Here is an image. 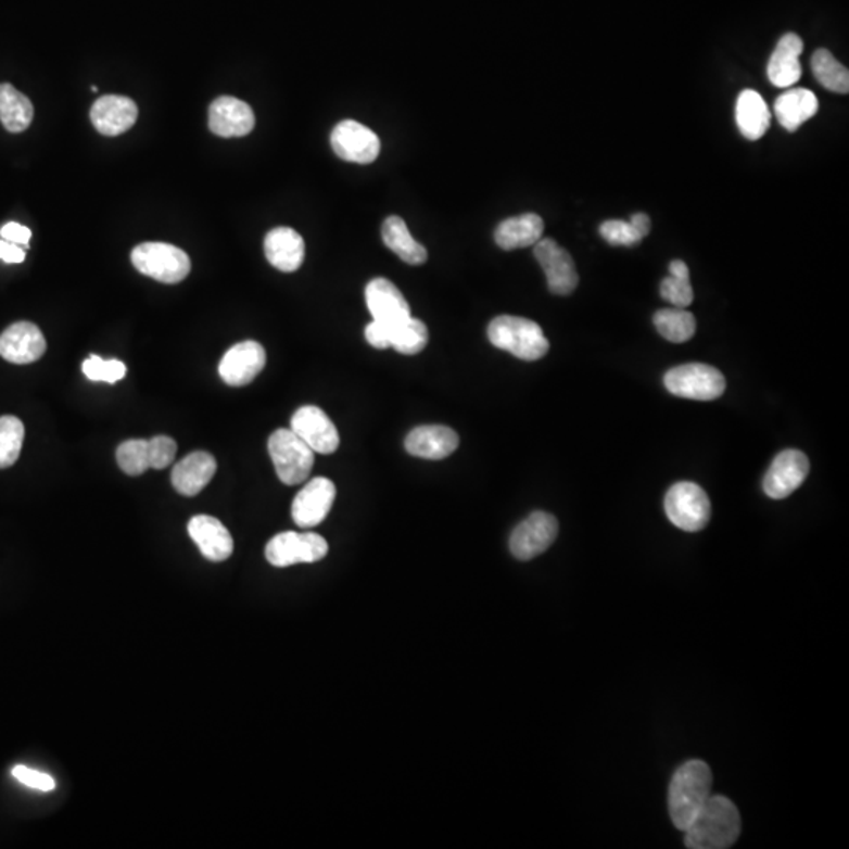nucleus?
<instances>
[{
    "label": "nucleus",
    "instance_id": "nucleus-17",
    "mask_svg": "<svg viewBox=\"0 0 849 849\" xmlns=\"http://www.w3.org/2000/svg\"><path fill=\"white\" fill-rule=\"evenodd\" d=\"M365 301L373 321L381 322L388 328L410 317L408 301L405 300L402 291L384 277L368 282L365 289Z\"/></svg>",
    "mask_w": 849,
    "mask_h": 849
},
{
    "label": "nucleus",
    "instance_id": "nucleus-16",
    "mask_svg": "<svg viewBox=\"0 0 849 849\" xmlns=\"http://www.w3.org/2000/svg\"><path fill=\"white\" fill-rule=\"evenodd\" d=\"M46 339L37 325L20 321L0 335V356L10 364L37 363L46 353Z\"/></svg>",
    "mask_w": 849,
    "mask_h": 849
},
{
    "label": "nucleus",
    "instance_id": "nucleus-5",
    "mask_svg": "<svg viewBox=\"0 0 849 849\" xmlns=\"http://www.w3.org/2000/svg\"><path fill=\"white\" fill-rule=\"evenodd\" d=\"M670 394L680 398L713 402L725 392V378L718 368L707 364H684L666 373Z\"/></svg>",
    "mask_w": 849,
    "mask_h": 849
},
{
    "label": "nucleus",
    "instance_id": "nucleus-24",
    "mask_svg": "<svg viewBox=\"0 0 849 849\" xmlns=\"http://www.w3.org/2000/svg\"><path fill=\"white\" fill-rule=\"evenodd\" d=\"M217 470V462L208 452H194L182 458L172 470V485L182 496H198Z\"/></svg>",
    "mask_w": 849,
    "mask_h": 849
},
{
    "label": "nucleus",
    "instance_id": "nucleus-33",
    "mask_svg": "<svg viewBox=\"0 0 849 849\" xmlns=\"http://www.w3.org/2000/svg\"><path fill=\"white\" fill-rule=\"evenodd\" d=\"M391 346L405 356L422 353L428 345V328L417 318H406L405 321L389 328Z\"/></svg>",
    "mask_w": 849,
    "mask_h": 849
},
{
    "label": "nucleus",
    "instance_id": "nucleus-40",
    "mask_svg": "<svg viewBox=\"0 0 849 849\" xmlns=\"http://www.w3.org/2000/svg\"><path fill=\"white\" fill-rule=\"evenodd\" d=\"M365 339L373 349H391V331H389L388 326L381 325V322L371 321L365 328Z\"/></svg>",
    "mask_w": 849,
    "mask_h": 849
},
{
    "label": "nucleus",
    "instance_id": "nucleus-13",
    "mask_svg": "<svg viewBox=\"0 0 849 849\" xmlns=\"http://www.w3.org/2000/svg\"><path fill=\"white\" fill-rule=\"evenodd\" d=\"M291 431L317 454H334L340 445L339 430L325 410L303 406L291 417Z\"/></svg>",
    "mask_w": 849,
    "mask_h": 849
},
{
    "label": "nucleus",
    "instance_id": "nucleus-37",
    "mask_svg": "<svg viewBox=\"0 0 849 849\" xmlns=\"http://www.w3.org/2000/svg\"><path fill=\"white\" fill-rule=\"evenodd\" d=\"M599 233L607 243L624 245V248H631V245H636L644 240V235L633 224L624 223V220H606L599 226Z\"/></svg>",
    "mask_w": 849,
    "mask_h": 849
},
{
    "label": "nucleus",
    "instance_id": "nucleus-14",
    "mask_svg": "<svg viewBox=\"0 0 849 849\" xmlns=\"http://www.w3.org/2000/svg\"><path fill=\"white\" fill-rule=\"evenodd\" d=\"M335 496L337 490L332 480L325 477L312 479L294 497L291 507L293 521L303 529L317 528L328 518Z\"/></svg>",
    "mask_w": 849,
    "mask_h": 849
},
{
    "label": "nucleus",
    "instance_id": "nucleus-25",
    "mask_svg": "<svg viewBox=\"0 0 849 849\" xmlns=\"http://www.w3.org/2000/svg\"><path fill=\"white\" fill-rule=\"evenodd\" d=\"M543 231H545V223L542 217L535 213H525L502 220L494 231V241L504 251H515L538 243L543 238Z\"/></svg>",
    "mask_w": 849,
    "mask_h": 849
},
{
    "label": "nucleus",
    "instance_id": "nucleus-28",
    "mask_svg": "<svg viewBox=\"0 0 849 849\" xmlns=\"http://www.w3.org/2000/svg\"><path fill=\"white\" fill-rule=\"evenodd\" d=\"M382 241L392 252L408 263V265L420 266L427 263L428 252L424 245L417 243L410 235L405 220L398 216H391L382 224Z\"/></svg>",
    "mask_w": 849,
    "mask_h": 849
},
{
    "label": "nucleus",
    "instance_id": "nucleus-10",
    "mask_svg": "<svg viewBox=\"0 0 849 849\" xmlns=\"http://www.w3.org/2000/svg\"><path fill=\"white\" fill-rule=\"evenodd\" d=\"M533 255L546 274L547 289L559 296L576 290L579 276L571 255L550 238H542L533 245Z\"/></svg>",
    "mask_w": 849,
    "mask_h": 849
},
{
    "label": "nucleus",
    "instance_id": "nucleus-31",
    "mask_svg": "<svg viewBox=\"0 0 849 849\" xmlns=\"http://www.w3.org/2000/svg\"><path fill=\"white\" fill-rule=\"evenodd\" d=\"M813 75L824 89L835 93H848L849 72L827 49H819L812 55Z\"/></svg>",
    "mask_w": 849,
    "mask_h": 849
},
{
    "label": "nucleus",
    "instance_id": "nucleus-9",
    "mask_svg": "<svg viewBox=\"0 0 849 849\" xmlns=\"http://www.w3.org/2000/svg\"><path fill=\"white\" fill-rule=\"evenodd\" d=\"M557 533H559V521L556 516L546 511H533L511 532V554L522 561L535 559L553 546Z\"/></svg>",
    "mask_w": 849,
    "mask_h": 849
},
{
    "label": "nucleus",
    "instance_id": "nucleus-8",
    "mask_svg": "<svg viewBox=\"0 0 849 849\" xmlns=\"http://www.w3.org/2000/svg\"><path fill=\"white\" fill-rule=\"evenodd\" d=\"M328 542L318 533L283 532L269 540L266 560L277 568L296 563H315L328 556Z\"/></svg>",
    "mask_w": 849,
    "mask_h": 849
},
{
    "label": "nucleus",
    "instance_id": "nucleus-34",
    "mask_svg": "<svg viewBox=\"0 0 849 849\" xmlns=\"http://www.w3.org/2000/svg\"><path fill=\"white\" fill-rule=\"evenodd\" d=\"M24 424L15 416L0 417V469L12 468L23 448Z\"/></svg>",
    "mask_w": 849,
    "mask_h": 849
},
{
    "label": "nucleus",
    "instance_id": "nucleus-41",
    "mask_svg": "<svg viewBox=\"0 0 849 849\" xmlns=\"http://www.w3.org/2000/svg\"><path fill=\"white\" fill-rule=\"evenodd\" d=\"M0 237H2V240L9 241V243L27 248L30 243L31 231L29 228L21 226V224L9 223L0 228Z\"/></svg>",
    "mask_w": 849,
    "mask_h": 849
},
{
    "label": "nucleus",
    "instance_id": "nucleus-1",
    "mask_svg": "<svg viewBox=\"0 0 849 849\" xmlns=\"http://www.w3.org/2000/svg\"><path fill=\"white\" fill-rule=\"evenodd\" d=\"M684 834L689 849L732 848L742 834V815L728 798L711 795Z\"/></svg>",
    "mask_w": 849,
    "mask_h": 849
},
{
    "label": "nucleus",
    "instance_id": "nucleus-7",
    "mask_svg": "<svg viewBox=\"0 0 849 849\" xmlns=\"http://www.w3.org/2000/svg\"><path fill=\"white\" fill-rule=\"evenodd\" d=\"M664 508L672 524L684 532L704 531L710 522V497L693 482H680L670 487Z\"/></svg>",
    "mask_w": 849,
    "mask_h": 849
},
{
    "label": "nucleus",
    "instance_id": "nucleus-2",
    "mask_svg": "<svg viewBox=\"0 0 849 849\" xmlns=\"http://www.w3.org/2000/svg\"><path fill=\"white\" fill-rule=\"evenodd\" d=\"M711 787L713 774L705 761L690 760L675 771L669 787V812L676 829L686 831L696 820L711 796Z\"/></svg>",
    "mask_w": 849,
    "mask_h": 849
},
{
    "label": "nucleus",
    "instance_id": "nucleus-18",
    "mask_svg": "<svg viewBox=\"0 0 849 849\" xmlns=\"http://www.w3.org/2000/svg\"><path fill=\"white\" fill-rule=\"evenodd\" d=\"M137 106L131 98L122 94H106L94 101L90 118L98 132L103 136H121L135 126Z\"/></svg>",
    "mask_w": 849,
    "mask_h": 849
},
{
    "label": "nucleus",
    "instance_id": "nucleus-32",
    "mask_svg": "<svg viewBox=\"0 0 849 849\" xmlns=\"http://www.w3.org/2000/svg\"><path fill=\"white\" fill-rule=\"evenodd\" d=\"M670 276L661 282L662 300L675 307L686 308L694 303V290L690 286L689 268L682 259H673L669 266Z\"/></svg>",
    "mask_w": 849,
    "mask_h": 849
},
{
    "label": "nucleus",
    "instance_id": "nucleus-27",
    "mask_svg": "<svg viewBox=\"0 0 849 849\" xmlns=\"http://www.w3.org/2000/svg\"><path fill=\"white\" fill-rule=\"evenodd\" d=\"M736 125L749 140H759L771 126V112L766 101L756 90H744L736 101Z\"/></svg>",
    "mask_w": 849,
    "mask_h": 849
},
{
    "label": "nucleus",
    "instance_id": "nucleus-39",
    "mask_svg": "<svg viewBox=\"0 0 849 849\" xmlns=\"http://www.w3.org/2000/svg\"><path fill=\"white\" fill-rule=\"evenodd\" d=\"M12 774L21 784L26 785V787L40 789V791H52V789L58 787V784H55V781L51 775L30 770V768L27 766H21V764L20 766L13 768Z\"/></svg>",
    "mask_w": 849,
    "mask_h": 849
},
{
    "label": "nucleus",
    "instance_id": "nucleus-26",
    "mask_svg": "<svg viewBox=\"0 0 849 849\" xmlns=\"http://www.w3.org/2000/svg\"><path fill=\"white\" fill-rule=\"evenodd\" d=\"M819 98L807 89H793L775 100L774 112L778 123L789 132L798 131L819 112Z\"/></svg>",
    "mask_w": 849,
    "mask_h": 849
},
{
    "label": "nucleus",
    "instance_id": "nucleus-23",
    "mask_svg": "<svg viewBox=\"0 0 849 849\" xmlns=\"http://www.w3.org/2000/svg\"><path fill=\"white\" fill-rule=\"evenodd\" d=\"M802 49H804V43L796 34H785L778 40L770 63H768V77L773 86L787 89L801 79L802 66L799 58H801Z\"/></svg>",
    "mask_w": 849,
    "mask_h": 849
},
{
    "label": "nucleus",
    "instance_id": "nucleus-35",
    "mask_svg": "<svg viewBox=\"0 0 849 849\" xmlns=\"http://www.w3.org/2000/svg\"><path fill=\"white\" fill-rule=\"evenodd\" d=\"M117 462L126 476L137 477L150 469L149 441L129 440L117 448Z\"/></svg>",
    "mask_w": 849,
    "mask_h": 849
},
{
    "label": "nucleus",
    "instance_id": "nucleus-3",
    "mask_svg": "<svg viewBox=\"0 0 849 849\" xmlns=\"http://www.w3.org/2000/svg\"><path fill=\"white\" fill-rule=\"evenodd\" d=\"M487 339L496 349L528 363L542 359L549 351V342L535 321L511 315L494 318L487 326Z\"/></svg>",
    "mask_w": 849,
    "mask_h": 849
},
{
    "label": "nucleus",
    "instance_id": "nucleus-29",
    "mask_svg": "<svg viewBox=\"0 0 849 849\" xmlns=\"http://www.w3.org/2000/svg\"><path fill=\"white\" fill-rule=\"evenodd\" d=\"M34 121V104L12 84H0V122L9 132H23Z\"/></svg>",
    "mask_w": 849,
    "mask_h": 849
},
{
    "label": "nucleus",
    "instance_id": "nucleus-11",
    "mask_svg": "<svg viewBox=\"0 0 849 849\" xmlns=\"http://www.w3.org/2000/svg\"><path fill=\"white\" fill-rule=\"evenodd\" d=\"M809 470V458L801 451L789 448L781 452L764 476V494L774 500L787 499L806 482Z\"/></svg>",
    "mask_w": 849,
    "mask_h": 849
},
{
    "label": "nucleus",
    "instance_id": "nucleus-38",
    "mask_svg": "<svg viewBox=\"0 0 849 849\" xmlns=\"http://www.w3.org/2000/svg\"><path fill=\"white\" fill-rule=\"evenodd\" d=\"M177 442L168 436H154L149 441V465L152 469H166L177 456Z\"/></svg>",
    "mask_w": 849,
    "mask_h": 849
},
{
    "label": "nucleus",
    "instance_id": "nucleus-19",
    "mask_svg": "<svg viewBox=\"0 0 849 849\" xmlns=\"http://www.w3.org/2000/svg\"><path fill=\"white\" fill-rule=\"evenodd\" d=\"M255 114L244 101L220 97L210 107V129L220 137H243L254 129Z\"/></svg>",
    "mask_w": 849,
    "mask_h": 849
},
{
    "label": "nucleus",
    "instance_id": "nucleus-12",
    "mask_svg": "<svg viewBox=\"0 0 849 849\" xmlns=\"http://www.w3.org/2000/svg\"><path fill=\"white\" fill-rule=\"evenodd\" d=\"M332 150L343 161L371 164L381 152L380 137L370 128L354 121H343L331 135Z\"/></svg>",
    "mask_w": 849,
    "mask_h": 849
},
{
    "label": "nucleus",
    "instance_id": "nucleus-43",
    "mask_svg": "<svg viewBox=\"0 0 849 849\" xmlns=\"http://www.w3.org/2000/svg\"><path fill=\"white\" fill-rule=\"evenodd\" d=\"M630 223L633 224V226L636 227L642 235H644V238L647 237L648 233H650L651 220L650 217L647 216V214L645 213L633 214V217H631Z\"/></svg>",
    "mask_w": 849,
    "mask_h": 849
},
{
    "label": "nucleus",
    "instance_id": "nucleus-15",
    "mask_svg": "<svg viewBox=\"0 0 849 849\" xmlns=\"http://www.w3.org/2000/svg\"><path fill=\"white\" fill-rule=\"evenodd\" d=\"M266 365V351L254 340H245L227 351L219 364V375L231 388L251 384Z\"/></svg>",
    "mask_w": 849,
    "mask_h": 849
},
{
    "label": "nucleus",
    "instance_id": "nucleus-21",
    "mask_svg": "<svg viewBox=\"0 0 849 849\" xmlns=\"http://www.w3.org/2000/svg\"><path fill=\"white\" fill-rule=\"evenodd\" d=\"M188 532L205 559L224 561L233 554V538L219 519L199 515L189 521Z\"/></svg>",
    "mask_w": 849,
    "mask_h": 849
},
{
    "label": "nucleus",
    "instance_id": "nucleus-4",
    "mask_svg": "<svg viewBox=\"0 0 849 849\" xmlns=\"http://www.w3.org/2000/svg\"><path fill=\"white\" fill-rule=\"evenodd\" d=\"M274 468L280 482L294 486L305 482L314 469L315 452L287 428L274 431L268 441Z\"/></svg>",
    "mask_w": 849,
    "mask_h": 849
},
{
    "label": "nucleus",
    "instance_id": "nucleus-36",
    "mask_svg": "<svg viewBox=\"0 0 849 849\" xmlns=\"http://www.w3.org/2000/svg\"><path fill=\"white\" fill-rule=\"evenodd\" d=\"M84 373L90 381H103L109 384L123 380L126 375V365L122 360H104L103 357L91 354L83 364Z\"/></svg>",
    "mask_w": 849,
    "mask_h": 849
},
{
    "label": "nucleus",
    "instance_id": "nucleus-30",
    "mask_svg": "<svg viewBox=\"0 0 849 849\" xmlns=\"http://www.w3.org/2000/svg\"><path fill=\"white\" fill-rule=\"evenodd\" d=\"M652 321L659 334L672 343L687 342L696 334V318L686 308H661Z\"/></svg>",
    "mask_w": 849,
    "mask_h": 849
},
{
    "label": "nucleus",
    "instance_id": "nucleus-42",
    "mask_svg": "<svg viewBox=\"0 0 849 849\" xmlns=\"http://www.w3.org/2000/svg\"><path fill=\"white\" fill-rule=\"evenodd\" d=\"M0 259L5 263H23L26 259V251L21 245L0 240Z\"/></svg>",
    "mask_w": 849,
    "mask_h": 849
},
{
    "label": "nucleus",
    "instance_id": "nucleus-6",
    "mask_svg": "<svg viewBox=\"0 0 849 849\" xmlns=\"http://www.w3.org/2000/svg\"><path fill=\"white\" fill-rule=\"evenodd\" d=\"M131 262L137 271L163 283L181 282L191 273V259L188 254L166 243L137 245L132 251Z\"/></svg>",
    "mask_w": 849,
    "mask_h": 849
},
{
    "label": "nucleus",
    "instance_id": "nucleus-20",
    "mask_svg": "<svg viewBox=\"0 0 849 849\" xmlns=\"http://www.w3.org/2000/svg\"><path fill=\"white\" fill-rule=\"evenodd\" d=\"M458 445L456 431L444 424H422L414 428L405 440V448L409 455L434 461L454 454Z\"/></svg>",
    "mask_w": 849,
    "mask_h": 849
},
{
    "label": "nucleus",
    "instance_id": "nucleus-22",
    "mask_svg": "<svg viewBox=\"0 0 849 849\" xmlns=\"http://www.w3.org/2000/svg\"><path fill=\"white\" fill-rule=\"evenodd\" d=\"M265 255L279 271H297L305 257L303 237L290 227L274 228L265 238Z\"/></svg>",
    "mask_w": 849,
    "mask_h": 849
}]
</instances>
